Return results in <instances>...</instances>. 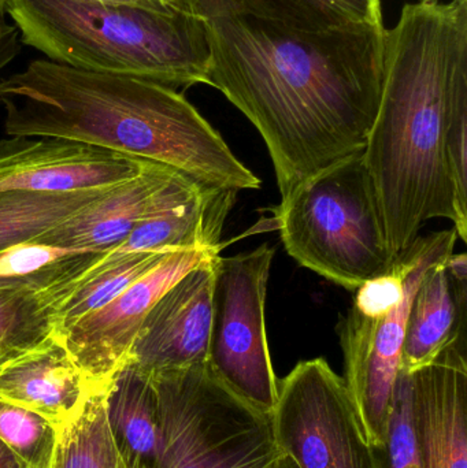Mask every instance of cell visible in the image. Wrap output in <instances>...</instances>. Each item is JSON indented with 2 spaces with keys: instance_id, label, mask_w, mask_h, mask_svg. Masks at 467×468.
<instances>
[{
  "instance_id": "obj_1",
  "label": "cell",
  "mask_w": 467,
  "mask_h": 468,
  "mask_svg": "<svg viewBox=\"0 0 467 468\" xmlns=\"http://www.w3.org/2000/svg\"><path fill=\"white\" fill-rule=\"evenodd\" d=\"M205 24L207 85L260 132L281 197L364 151L380 103L384 24L298 30L249 16Z\"/></svg>"
},
{
  "instance_id": "obj_2",
  "label": "cell",
  "mask_w": 467,
  "mask_h": 468,
  "mask_svg": "<svg viewBox=\"0 0 467 468\" xmlns=\"http://www.w3.org/2000/svg\"><path fill=\"white\" fill-rule=\"evenodd\" d=\"M467 110V0L406 3L384 30L380 103L364 148L392 255L433 218L467 239L455 195L447 131Z\"/></svg>"
},
{
  "instance_id": "obj_3",
  "label": "cell",
  "mask_w": 467,
  "mask_h": 468,
  "mask_svg": "<svg viewBox=\"0 0 467 468\" xmlns=\"http://www.w3.org/2000/svg\"><path fill=\"white\" fill-rule=\"evenodd\" d=\"M5 132L59 139L155 162L207 188L254 191L260 180L175 88L48 59L0 79Z\"/></svg>"
},
{
  "instance_id": "obj_4",
  "label": "cell",
  "mask_w": 467,
  "mask_h": 468,
  "mask_svg": "<svg viewBox=\"0 0 467 468\" xmlns=\"http://www.w3.org/2000/svg\"><path fill=\"white\" fill-rule=\"evenodd\" d=\"M5 13L51 62L175 90L207 84L210 49L196 16L101 0H5Z\"/></svg>"
},
{
  "instance_id": "obj_5",
  "label": "cell",
  "mask_w": 467,
  "mask_h": 468,
  "mask_svg": "<svg viewBox=\"0 0 467 468\" xmlns=\"http://www.w3.org/2000/svg\"><path fill=\"white\" fill-rule=\"evenodd\" d=\"M281 199L274 222L301 266L354 292L394 263L364 151L324 167Z\"/></svg>"
},
{
  "instance_id": "obj_6",
  "label": "cell",
  "mask_w": 467,
  "mask_h": 468,
  "mask_svg": "<svg viewBox=\"0 0 467 468\" xmlns=\"http://www.w3.org/2000/svg\"><path fill=\"white\" fill-rule=\"evenodd\" d=\"M452 229L419 236L383 274L354 291L340 322L345 382L370 447L383 444L400 373L409 311L428 271L454 253Z\"/></svg>"
},
{
  "instance_id": "obj_7",
  "label": "cell",
  "mask_w": 467,
  "mask_h": 468,
  "mask_svg": "<svg viewBox=\"0 0 467 468\" xmlns=\"http://www.w3.org/2000/svg\"><path fill=\"white\" fill-rule=\"evenodd\" d=\"M161 441L155 468H271V414L217 381L207 366L153 377Z\"/></svg>"
},
{
  "instance_id": "obj_8",
  "label": "cell",
  "mask_w": 467,
  "mask_h": 468,
  "mask_svg": "<svg viewBox=\"0 0 467 468\" xmlns=\"http://www.w3.org/2000/svg\"><path fill=\"white\" fill-rule=\"evenodd\" d=\"M273 247L214 258L207 368L241 400L265 414L276 406L277 381L266 335L265 304Z\"/></svg>"
},
{
  "instance_id": "obj_9",
  "label": "cell",
  "mask_w": 467,
  "mask_h": 468,
  "mask_svg": "<svg viewBox=\"0 0 467 468\" xmlns=\"http://www.w3.org/2000/svg\"><path fill=\"white\" fill-rule=\"evenodd\" d=\"M271 426L279 452L298 468H372V450L342 377L323 357L277 384Z\"/></svg>"
},
{
  "instance_id": "obj_10",
  "label": "cell",
  "mask_w": 467,
  "mask_h": 468,
  "mask_svg": "<svg viewBox=\"0 0 467 468\" xmlns=\"http://www.w3.org/2000/svg\"><path fill=\"white\" fill-rule=\"evenodd\" d=\"M217 250H184L169 253L158 266L95 313L71 324L58 337L82 373L106 390L112 377L128 363L129 352L153 305Z\"/></svg>"
},
{
  "instance_id": "obj_11",
  "label": "cell",
  "mask_w": 467,
  "mask_h": 468,
  "mask_svg": "<svg viewBox=\"0 0 467 468\" xmlns=\"http://www.w3.org/2000/svg\"><path fill=\"white\" fill-rule=\"evenodd\" d=\"M175 283L145 316L128 363L153 377L207 365L214 258Z\"/></svg>"
},
{
  "instance_id": "obj_12",
  "label": "cell",
  "mask_w": 467,
  "mask_h": 468,
  "mask_svg": "<svg viewBox=\"0 0 467 468\" xmlns=\"http://www.w3.org/2000/svg\"><path fill=\"white\" fill-rule=\"evenodd\" d=\"M147 161L59 139L0 140V197L16 192H73L118 186Z\"/></svg>"
},
{
  "instance_id": "obj_13",
  "label": "cell",
  "mask_w": 467,
  "mask_h": 468,
  "mask_svg": "<svg viewBox=\"0 0 467 468\" xmlns=\"http://www.w3.org/2000/svg\"><path fill=\"white\" fill-rule=\"evenodd\" d=\"M238 192L207 188L175 172L148 202L129 236L112 255L219 250Z\"/></svg>"
},
{
  "instance_id": "obj_14",
  "label": "cell",
  "mask_w": 467,
  "mask_h": 468,
  "mask_svg": "<svg viewBox=\"0 0 467 468\" xmlns=\"http://www.w3.org/2000/svg\"><path fill=\"white\" fill-rule=\"evenodd\" d=\"M410 374L421 467L467 468L466 338Z\"/></svg>"
},
{
  "instance_id": "obj_15",
  "label": "cell",
  "mask_w": 467,
  "mask_h": 468,
  "mask_svg": "<svg viewBox=\"0 0 467 468\" xmlns=\"http://www.w3.org/2000/svg\"><path fill=\"white\" fill-rule=\"evenodd\" d=\"M99 389L57 335L0 368V400L37 412L55 428L81 414Z\"/></svg>"
},
{
  "instance_id": "obj_16",
  "label": "cell",
  "mask_w": 467,
  "mask_h": 468,
  "mask_svg": "<svg viewBox=\"0 0 467 468\" xmlns=\"http://www.w3.org/2000/svg\"><path fill=\"white\" fill-rule=\"evenodd\" d=\"M106 253L71 252L32 282L0 286V352L22 355L57 330V314Z\"/></svg>"
},
{
  "instance_id": "obj_17",
  "label": "cell",
  "mask_w": 467,
  "mask_h": 468,
  "mask_svg": "<svg viewBox=\"0 0 467 468\" xmlns=\"http://www.w3.org/2000/svg\"><path fill=\"white\" fill-rule=\"evenodd\" d=\"M175 173L147 161L139 175L107 189L95 202L33 242L70 252H110L129 236L153 195Z\"/></svg>"
},
{
  "instance_id": "obj_18",
  "label": "cell",
  "mask_w": 467,
  "mask_h": 468,
  "mask_svg": "<svg viewBox=\"0 0 467 468\" xmlns=\"http://www.w3.org/2000/svg\"><path fill=\"white\" fill-rule=\"evenodd\" d=\"M446 261L425 274L414 294L400 370L413 373L433 362L455 340L466 338L467 281L452 278Z\"/></svg>"
},
{
  "instance_id": "obj_19",
  "label": "cell",
  "mask_w": 467,
  "mask_h": 468,
  "mask_svg": "<svg viewBox=\"0 0 467 468\" xmlns=\"http://www.w3.org/2000/svg\"><path fill=\"white\" fill-rule=\"evenodd\" d=\"M172 10L211 19L249 18L298 30H324L356 22L383 24L381 0H158Z\"/></svg>"
},
{
  "instance_id": "obj_20",
  "label": "cell",
  "mask_w": 467,
  "mask_h": 468,
  "mask_svg": "<svg viewBox=\"0 0 467 468\" xmlns=\"http://www.w3.org/2000/svg\"><path fill=\"white\" fill-rule=\"evenodd\" d=\"M107 422L131 468H155L161 418L155 385L126 363L104 390Z\"/></svg>"
},
{
  "instance_id": "obj_21",
  "label": "cell",
  "mask_w": 467,
  "mask_h": 468,
  "mask_svg": "<svg viewBox=\"0 0 467 468\" xmlns=\"http://www.w3.org/2000/svg\"><path fill=\"white\" fill-rule=\"evenodd\" d=\"M104 189L73 192H16L0 197V252L16 245L33 242L41 234L62 224Z\"/></svg>"
},
{
  "instance_id": "obj_22",
  "label": "cell",
  "mask_w": 467,
  "mask_h": 468,
  "mask_svg": "<svg viewBox=\"0 0 467 468\" xmlns=\"http://www.w3.org/2000/svg\"><path fill=\"white\" fill-rule=\"evenodd\" d=\"M169 253L172 252H131L122 255L107 252L90 277L66 299L58 311L55 335L109 304L158 266Z\"/></svg>"
},
{
  "instance_id": "obj_23",
  "label": "cell",
  "mask_w": 467,
  "mask_h": 468,
  "mask_svg": "<svg viewBox=\"0 0 467 468\" xmlns=\"http://www.w3.org/2000/svg\"><path fill=\"white\" fill-rule=\"evenodd\" d=\"M49 468H131L110 431L104 392L92 396L81 414L58 429Z\"/></svg>"
},
{
  "instance_id": "obj_24",
  "label": "cell",
  "mask_w": 467,
  "mask_h": 468,
  "mask_svg": "<svg viewBox=\"0 0 467 468\" xmlns=\"http://www.w3.org/2000/svg\"><path fill=\"white\" fill-rule=\"evenodd\" d=\"M372 468H422L417 442L411 374L400 370L383 444L370 447Z\"/></svg>"
},
{
  "instance_id": "obj_25",
  "label": "cell",
  "mask_w": 467,
  "mask_h": 468,
  "mask_svg": "<svg viewBox=\"0 0 467 468\" xmlns=\"http://www.w3.org/2000/svg\"><path fill=\"white\" fill-rule=\"evenodd\" d=\"M0 441L27 468H49L58 429L37 412L0 400Z\"/></svg>"
},
{
  "instance_id": "obj_26",
  "label": "cell",
  "mask_w": 467,
  "mask_h": 468,
  "mask_svg": "<svg viewBox=\"0 0 467 468\" xmlns=\"http://www.w3.org/2000/svg\"><path fill=\"white\" fill-rule=\"evenodd\" d=\"M21 49L19 44V32L16 25L7 24L5 19H0V79L2 71Z\"/></svg>"
},
{
  "instance_id": "obj_27",
  "label": "cell",
  "mask_w": 467,
  "mask_h": 468,
  "mask_svg": "<svg viewBox=\"0 0 467 468\" xmlns=\"http://www.w3.org/2000/svg\"><path fill=\"white\" fill-rule=\"evenodd\" d=\"M0 468H27L2 441H0Z\"/></svg>"
},
{
  "instance_id": "obj_28",
  "label": "cell",
  "mask_w": 467,
  "mask_h": 468,
  "mask_svg": "<svg viewBox=\"0 0 467 468\" xmlns=\"http://www.w3.org/2000/svg\"><path fill=\"white\" fill-rule=\"evenodd\" d=\"M101 2L131 3V5H148V7H166L158 0H101Z\"/></svg>"
},
{
  "instance_id": "obj_29",
  "label": "cell",
  "mask_w": 467,
  "mask_h": 468,
  "mask_svg": "<svg viewBox=\"0 0 467 468\" xmlns=\"http://www.w3.org/2000/svg\"><path fill=\"white\" fill-rule=\"evenodd\" d=\"M271 468H298L296 467V464L293 463L292 461H291L288 456L282 455V453H280L279 458L276 459V462H274L273 467Z\"/></svg>"
},
{
  "instance_id": "obj_30",
  "label": "cell",
  "mask_w": 467,
  "mask_h": 468,
  "mask_svg": "<svg viewBox=\"0 0 467 468\" xmlns=\"http://www.w3.org/2000/svg\"><path fill=\"white\" fill-rule=\"evenodd\" d=\"M19 356V355L7 354V352H0V368L5 365V363L13 360L14 357Z\"/></svg>"
},
{
  "instance_id": "obj_31",
  "label": "cell",
  "mask_w": 467,
  "mask_h": 468,
  "mask_svg": "<svg viewBox=\"0 0 467 468\" xmlns=\"http://www.w3.org/2000/svg\"><path fill=\"white\" fill-rule=\"evenodd\" d=\"M5 0H0V18H3V14H5Z\"/></svg>"
}]
</instances>
